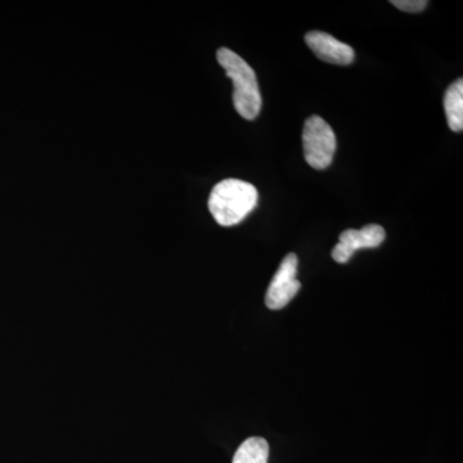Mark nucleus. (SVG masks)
I'll return each instance as SVG.
<instances>
[{
    "label": "nucleus",
    "mask_w": 463,
    "mask_h": 463,
    "mask_svg": "<svg viewBox=\"0 0 463 463\" xmlns=\"http://www.w3.org/2000/svg\"><path fill=\"white\" fill-rule=\"evenodd\" d=\"M258 190L251 183L224 179L213 188L209 210L216 223L232 227L241 223L257 207Z\"/></svg>",
    "instance_id": "f257e3e1"
},
{
    "label": "nucleus",
    "mask_w": 463,
    "mask_h": 463,
    "mask_svg": "<svg viewBox=\"0 0 463 463\" xmlns=\"http://www.w3.org/2000/svg\"><path fill=\"white\" fill-rule=\"evenodd\" d=\"M216 60L233 81L234 109L246 120H254L261 109V94L254 70L228 48H221L216 53Z\"/></svg>",
    "instance_id": "f03ea898"
},
{
    "label": "nucleus",
    "mask_w": 463,
    "mask_h": 463,
    "mask_svg": "<svg viewBox=\"0 0 463 463\" xmlns=\"http://www.w3.org/2000/svg\"><path fill=\"white\" fill-rule=\"evenodd\" d=\"M304 157L310 166L325 170L331 165L336 151V136L319 116H310L303 129Z\"/></svg>",
    "instance_id": "7ed1b4c3"
},
{
    "label": "nucleus",
    "mask_w": 463,
    "mask_h": 463,
    "mask_svg": "<svg viewBox=\"0 0 463 463\" xmlns=\"http://www.w3.org/2000/svg\"><path fill=\"white\" fill-rule=\"evenodd\" d=\"M298 257L288 254L283 259L279 270L274 274L272 282L265 295V304L269 309L279 310L288 306L301 288V283L297 279Z\"/></svg>",
    "instance_id": "20e7f679"
},
{
    "label": "nucleus",
    "mask_w": 463,
    "mask_h": 463,
    "mask_svg": "<svg viewBox=\"0 0 463 463\" xmlns=\"http://www.w3.org/2000/svg\"><path fill=\"white\" fill-rule=\"evenodd\" d=\"M386 232L379 224H368L362 230H346L340 234V242L332 250V259L345 264L361 249L379 248L385 241Z\"/></svg>",
    "instance_id": "39448f33"
},
{
    "label": "nucleus",
    "mask_w": 463,
    "mask_h": 463,
    "mask_svg": "<svg viewBox=\"0 0 463 463\" xmlns=\"http://www.w3.org/2000/svg\"><path fill=\"white\" fill-rule=\"evenodd\" d=\"M306 42L313 53L325 62L346 66L354 61L355 53L353 48L345 43L337 41L330 33L310 32L306 35Z\"/></svg>",
    "instance_id": "423d86ee"
},
{
    "label": "nucleus",
    "mask_w": 463,
    "mask_h": 463,
    "mask_svg": "<svg viewBox=\"0 0 463 463\" xmlns=\"http://www.w3.org/2000/svg\"><path fill=\"white\" fill-rule=\"evenodd\" d=\"M444 111L450 129L461 133L463 129V80L450 84L444 94Z\"/></svg>",
    "instance_id": "0eeeda50"
},
{
    "label": "nucleus",
    "mask_w": 463,
    "mask_h": 463,
    "mask_svg": "<svg viewBox=\"0 0 463 463\" xmlns=\"http://www.w3.org/2000/svg\"><path fill=\"white\" fill-rule=\"evenodd\" d=\"M269 444L263 438H249L241 444L233 463H268Z\"/></svg>",
    "instance_id": "6e6552de"
},
{
    "label": "nucleus",
    "mask_w": 463,
    "mask_h": 463,
    "mask_svg": "<svg viewBox=\"0 0 463 463\" xmlns=\"http://www.w3.org/2000/svg\"><path fill=\"white\" fill-rule=\"evenodd\" d=\"M390 3L401 11L410 12V14L421 12L428 5L426 0H392Z\"/></svg>",
    "instance_id": "1a4fd4ad"
}]
</instances>
